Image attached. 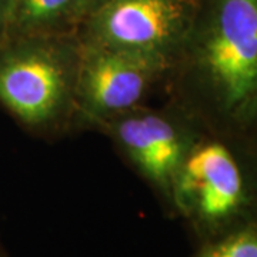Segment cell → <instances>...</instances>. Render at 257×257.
Instances as JSON below:
<instances>
[{
    "mask_svg": "<svg viewBox=\"0 0 257 257\" xmlns=\"http://www.w3.org/2000/svg\"><path fill=\"white\" fill-rule=\"evenodd\" d=\"M189 46L211 97L227 117L257 113V0H203Z\"/></svg>",
    "mask_w": 257,
    "mask_h": 257,
    "instance_id": "obj_1",
    "label": "cell"
},
{
    "mask_svg": "<svg viewBox=\"0 0 257 257\" xmlns=\"http://www.w3.org/2000/svg\"><path fill=\"white\" fill-rule=\"evenodd\" d=\"M8 35V0H0V46L6 42Z\"/></svg>",
    "mask_w": 257,
    "mask_h": 257,
    "instance_id": "obj_9",
    "label": "cell"
},
{
    "mask_svg": "<svg viewBox=\"0 0 257 257\" xmlns=\"http://www.w3.org/2000/svg\"><path fill=\"white\" fill-rule=\"evenodd\" d=\"M83 22V0H8L6 42L55 36Z\"/></svg>",
    "mask_w": 257,
    "mask_h": 257,
    "instance_id": "obj_7",
    "label": "cell"
},
{
    "mask_svg": "<svg viewBox=\"0 0 257 257\" xmlns=\"http://www.w3.org/2000/svg\"><path fill=\"white\" fill-rule=\"evenodd\" d=\"M196 257H257V224L243 223L223 233Z\"/></svg>",
    "mask_w": 257,
    "mask_h": 257,
    "instance_id": "obj_8",
    "label": "cell"
},
{
    "mask_svg": "<svg viewBox=\"0 0 257 257\" xmlns=\"http://www.w3.org/2000/svg\"><path fill=\"white\" fill-rule=\"evenodd\" d=\"M111 124L119 143L142 173L170 196L172 184L190 147L169 119L152 111L120 113Z\"/></svg>",
    "mask_w": 257,
    "mask_h": 257,
    "instance_id": "obj_6",
    "label": "cell"
},
{
    "mask_svg": "<svg viewBox=\"0 0 257 257\" xmlns=\"http://www.w3.org/2000/svg\"><path fill=\"white\" fill-rule=\"evenodd\" d=\"M106 0H83V12H84V20L92 15L94 10L104 3Z\"/></svg>",
    "mask_w": 257,
    "mask_h": 257,
    "instance_id": "obj_10",
    "label": "cell"
},
{
    "mask_svg": "<svg viewBox=\"0 0 257 257\" xmlns=\"http://www.w3.org/2000/svg\"><path fill=\"white\" fill-rule=\"evenodd\" d=\"M155 56L83 43L74 90L92 116H113L135 107L147 87L169 67Z\"/></svg>",
    "mask_w": 257,
    "mask_h": 257,
    "instance_id": "obj_5",
    "label": "cell"
},
{
    "mask_svg": "<svg viewBox=\"0 0 257 257\" xmlns=\"http://www.w3.org/2000/svg\"><path fill=\"white\" fill-rule=\"evenodd\" d=\"M53 37L16 39L0 46V103L26 124L55 119L76 83L77 57Z\"/></svg>",
    "mask_w": 257,
    "mask_h": 257,
    "instance_id": "obj_3",
    "label": "cell"
},
{
    "mask_svg": "<svg viewBox=\"0 0 257 257\" xmlns=\"http://www.w3.org/2000/svg\"><path fill=\"white\" fill-rule=\"evenodd\" d=\"M203 0H106L83 22V43L172 63L186 46Z\"/></svg>",
    "mask_w": 257,
    "mask_h": 257,
    "instance_id": "obj_2",
    "label": "cell"
},
{
    "mask_svg": "<svg viewBox=\"0 0 257 257\" xmlns=\"http://www.w3.org/2000/svg\"><path fill=\"white\" fill-rule=\"evenodd\" d=\"M170 196L196 229L213 237L240 226L250 204L237 162L227 147L216 142L190 147Z\"/></svg>",
    "mask_w": 257,
    "mask_h": 257,
    "instance_id": "obj_4",
    "label": "cell"
}]
</instances>
